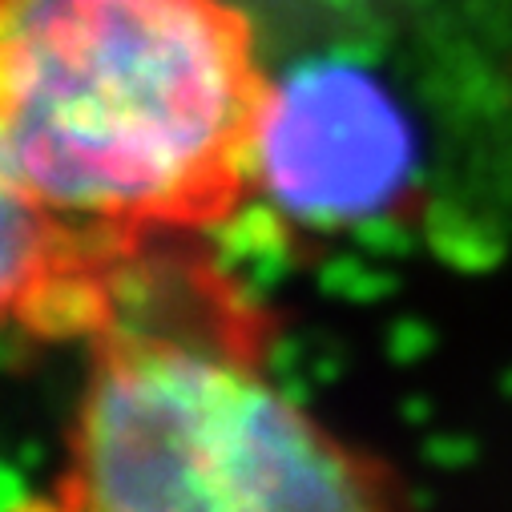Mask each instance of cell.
Returning a JSON list of instances; mask_svg holds the SVG:
<instances>
[{"label":"cell","mask_w":512,"mask_h":512,"mask_svg":"<svg viewBox=\"0 0 512 512\" xmlns=\"http://www.w3.org/2000/svg\"><path fill=\"white\" fill-rule=\"evenodd\" d=\"M263 93L226 0H0V162L61 222L218 214Z\"/></svg>","instance_id":"obj_1"},{"label":"cell","mask_w":512,"mask_h":512,"mask_svg":"<svg viewBox=\"0 0 512 512\" xmlns=\"http://www.w3.org/2000/svg\"><path fill=\"white\" fill-rule=\"evenodd\" d=\"M61 218H53L0 162V323L29 307L45 287L61 250Z\"/></svg>","instance_id":"obj_4"},{"label":"cell","mask_w":512,"mask_h":512,"mask_svg":"<svg viewBox=\"0 0 512 512\" xmlns=\"http://www.w3.org/2000/svg\"><path fill=\"white\" fill-rule=\"evenodd\" d=\"M412 170V134L371 77L303 65L267 81L254 121L250 182L303 222H355L388 210Z\"/></svg>","instance_id":"obj_3"},{"label":"cell","mask_w":512,"mask_h":512,"mask_svg":"<svg viewBox=\"0 0 512 512\" xmlns=\"http://www.w3.org/2000/svg\"><path fill=\"white\" fill-rule=\"evenodd\" d=\"M69 496L73 512H392L383 476L250 359L178 335L101 351Z\"/></svg>","instance_id":"obj_2"}]
</instances>
